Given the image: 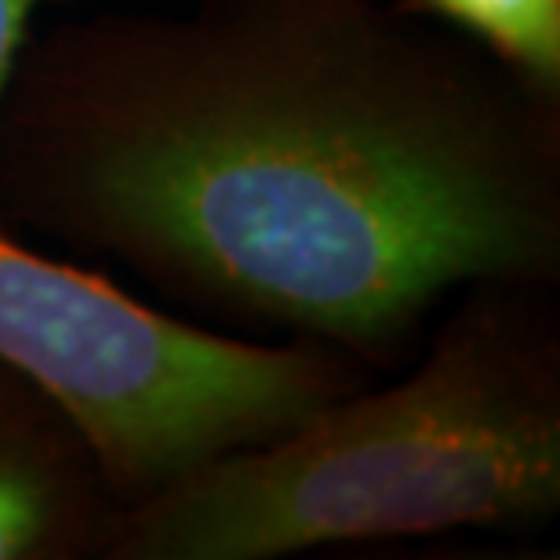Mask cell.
Segmentation results:
<instances>
[{
	"label": "cell",
	"instance_id": "obj_3",
	"mask_svg": "<svg viewBox=\"0 0 560 560\" xmlns=\"http://www.w3.org/2000/svg\"><path fill=\"white\" fill-rule=\"evenodd\" d=\"M0 364L51 394L136 502L266 441L375 372L324 342H255L175 317L0 226Z\"/></svg>",
	"mask_w": 560,
	"mask_h": 560
},
{
	"label": "cell",
	"instance_id": "obj_4",
	"mask_svg": "<svg viewBox=\"0 0 560 560\" xmlns=\"http://www.w3.org/2000/svg\"><path fill=\"white\" fill-rule=\"evenodd\" d=\"M120 506L70 411L0 364V560H103Z\"/></svg>",
	"mask_w": 560,
	"mask_h": 560
},
{
	"label": "cell",
	"instance_id": "obj_6",
	"mask_svg": "<svg viewBox=\"0 0 560 560\" xmlns=\"http://www.w3.org/2000/svg\"><path fill=\"white\" fill-rule=\"evenodd\" d=\"M62 4H77V0H0V95H4L8 77L19 62V51L26 48V40L37 30V19L48 8Z\"/></svg>",
	"mask_w": 560,
	"mask_h": 560
},
{
	"label": "cell",
	"instance_id": "obj_1",
	"mask_svg": "<svg viewBox=\"0 0 560 560\" xmlns=\"http://www.w3.org/2000/svg\"><path fill=\"white\" fill-rule=\"evenodd\" d=\"M0 222L375 375L485 280L560 284V88L394 0H194L37 26Z\"/></svg>",
	"mask_w": 560,
	"mask_h": 560
},
{
	"label": "cell",
	"instance_id": "obj_2",
	"mask_svg": "<svg viewBox=\"0 0 560 560\" xmlns=\"http://www.w3.org/2000/svg\"><path fill=\"white\" fill-rule=\"evenodd\" d=\"M557 513V284L485 280L394 372L120 506L103 560H277Z\"/></svg>",
	"mask_w": 560,
	"mask_h": 560
},
{
	"label": "cell",
	"instance_id": "obj_5",
	"mask_svg": "<svg viewBox=\"0 0 560 560\" xmlns=\"http://www.w3.org/2000/svg\"><path fill=\"white\" fill-rule=\"evenodd\" d=\"M394 8L463 33L535 84L560 88V0H394Z\"/></svg>",
	"mask_w": 560,
	"mask_h": 560
}]
</instances>
